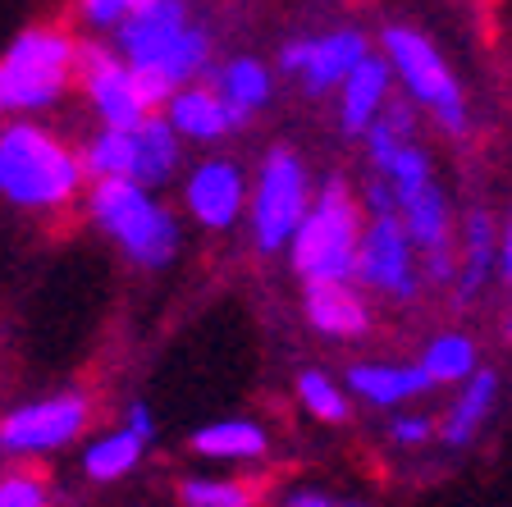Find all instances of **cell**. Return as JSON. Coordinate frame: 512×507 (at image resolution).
<instances>
[{
    "instance_id": "16",
    "label": "cell",
    "mask_w": 512,
    "mask_h": 507,
    "mask_svg": "<svg viewBox=\"0 0 512 507\" xmlns=\"http://www.w3.org/2000/svg\"><path fill=\"white\" fill-rule=\"evenodd\" d=\"M307 320L330 338H357L371 325L366 307L348 284H307Z\"/></svg>"
},
{
    "instance_id": "35",
    "label": "cell",
    "mask_w": 512,
    "mask_h": 507,
    "mask_svg": "<svg viewBox=\"0 0 512 507\" xmlns=\"http://www.w3.org/2000/svg\"><path fill=\"white\" fill-rule=\"evenodd\" d=\"M288 507H334L330 498H320V494H293V503Z\"/></svg>"
},
{
    "instance_id": "5",
    "label": "cell",
    "mask_w": 512,
    "mask_h": 507,
    "mask_svg": "<svg viewBox=\"0 0 512 507\" xmlns=\"http://www.w3.org/2000/svg\"><path fill=\"white\" fill-rule=\"evenodd\" d=\"M78 51L55 28H28L0 60V110H46L60 101Z\"/></svg>"
},
{
    "instance_id": "32",
    "label": "cell",
    "mask_w": 512,
    "mask_h": 507,
    "mask_svg": "<svg viewBox=\"0 0 512 507\" xmlns=\"http://www.w3.org/2000/svg\"><path fill=\"white\" fill-rule=\"evenodd\" d=\"M430 430H435V425H430L426 416H403V421H394V439H398V444H426Z\"/></svg>"
},
{
    "instance_id": "2",
    "label": "cell",
    "mask_w": 512,
    "mask_h": 507,
    "mask_svg": "<svg viewBox=\"0 0 512 507\" xmlns=\"http://www.w3.org/2000/svg\"><path fill=\"white\" fill-rule=\"evenodd\" d=\"M83 165H78L51 133L37 124H10L0 133V197L28 211H51L74 197Z\"/></svg>"
},
{
    "instance_id": "15",
    "label": "cell",
    "mask_w": 512,
    "mask_h": 507,
    "mask_svg": "<svg viewBox=\"0 0 512 507\" xmlns=\"http://www.w3.org/2000/svg\"><path fill=\"white\" fill-rule=\"evenodd\" d=\"M389 78H394V64L366 55L348 78H343V133H366L375 124V115L384 110V96H389Z\"/></svg>"
},
{
    "instance_id": "11",
    "label": "cell",
    "mask_w": 512,
    "mask_h": 507,
    "mask_svg": "<svg viewBox=\"0 0 512 507\" xmlns=\"http://www.w3.org/2000/svg\"><path fill=\"white\" fill-rule=\"evenodd\" d=\"M366 37L352 28H339V32H325V37H311V42H293L284 46L279 64H284L288 74H298L302 87L311 96L330 92V87H343V78L366 60Z\"/></svg>"
},
{
    "instance_id": "26",
    "label": "cell",
    "mask_w": 512,
    "mask_h": 507,
    "mask_svg": "<svg viewBox=\"0 0 512 507\" xmlns=\"http://www.w3.org/2000/svg\"><path fill=\"white\" fill-rule=\"evenodd\" d=\"M494 224L485 211H476L467 220V275H462V297H471L485 279H490V265H494Z\"/></svg>"
},
{
    "instance_id": "19",
    "label": "cell",
    "mask_w": 512,
    "mask_h": 507,
    "mask_svg": "<svg viewBox=\"0 0 512 507\" xmlns=\"http://www.w3.org/2000/svg\"><path fill=\"white\" fill-rule=\"evenodd\" d=\"M83 169L96 174V179H133L138 183V169H142L138 128H106V133H96L83 156Z\"/></svg>"
},
{
    "instance_id": "22",
    "label": "cell",
    "mask_w": 512,
    "mask_h": 507,
    "mask_svg": "<svg viewBox=\"0 0 512 507\" xmlns=\"http://www.w3.org/2000/svg\"><path fill=\"white\" fill-rule=\"evenodd\" d=\"M192 448L202 457H261L266 453V430L256 421H215L192 434Z\"/></svg>"
},
{
    "instance_id": "28",
    "label": "cell",
    "mask_w": 512,
    "mask_h": 507,
    "mask_svg": "<svg viewBox=\"0 0 512 507\" xmlns=\"http://www.w3.org/2000/svg\"><path fill=\"white\" fill-rule=\"evenodd\" d=\"M298 398L307 402V412L320 416V421H348V402L330 384V375H320V370H302L298 375Z\"/></svg>"
},
{
    "instance_id": "12",
    "label": "cell",
    "mask_w": 512,
    "mask_h": 507,
    "mask_svg": "<svg viewBox=\"0 0 512 507\" xmlns=\"http://www.w3.org/2000/svg\"><path fill=\"white\" fill-rule=\"evenodd\" d=\"M183 197L206 229H229L243 211V169L234 160H206V165L192 169Z\"/></svg>"
},
{
    "instance_id": "21",
    "label": "cell",
    "mask_w": 512,
    "mask_h": 507,
    "mask_svg": "<svg viewBox=\"0 0 512 507\" xmlns=\"http://www.w3.org/2000/svg\"><path fill=\"white\" fill-rule=\"evenodd\" d=\"M138 142H142L138 183L142 188H160V183H170L174 169H179V133H174V124L170 119L147 115L138 124Z\"/></svg>"
},
{
    "instance_id": "1",
    "label": "cell",
    "mask_w": 512,
    "mask_h": 507,
    "mask_svg": "<svg viewBox=\"0 0 512 507\" xmlns=\"http://www.w3.org/2000/svg\"><path fill=\"white\" fill-rule=\"evenodd\" d=\"M115 46L138 74H160L174 87L197 78L211 60V37L188 19L183 0H147L115 28Z\"/></svg>"
},
{
    "instance_id": "10",
    "label": "cell",
    "mask_w": 512,
    "mask_h": 507,
    "mask_svg": "<svg viewBox=\"0 0 512 507\" xmlns=\"http://www.w3.org/2000/svg\"><path fill=\"white\" fill-rule=\"evenodd\" d=\"M357 279L389 297L416 293V265H412V238H407L398 215H375L357 247Z\"/></svg>"
},
{
    "instance_id": "3",
    "label": "cell",
    "mask_w": 512,
    "mask_h": 507,
    "mask_svg": "<svg viewBox=\"0 0 512 507\" xmlns=\"http://www.w3.org/2000/svg\"><path fill=\"white\" fill-rule=\"evenodd\" d=\"M357 247H362V229H357L348 183L330 179L293 233V270L307 284H348L357 275Z\"/></svg>"
},
{
    "instance_id": "36",
    "label": "cell",
    "mask_w": 512,
    "mask_h": 507,
    "mask_svg": "<svg viewBox=\"0 0 512 507\" xmlns=\"http://www.w3.org/2000/svg\"><path fill=\"white\" fill-rule=\"evenodd\" d=\"M508 338H512V320H508Z\"/></svg>"
},
{
    "instance_id": "7",
    "label": "cell",
    "mask_w": 512,
    "mask_h": 507,
    "mask_svg": "<svg viewBox=\"0 0 512 507\" xmlns=\"http://www.w3.org/2000/svg\"><path fill=\"white\" fill-rule=\"evenodd\" d=\"M311 211L307 201V169L288 147H275L261 165V179H256V201H252V233L261 252H275V247L293 243L302 215Z\"/></svg>"
},
{
    "instance_id": "4",
    "label": "cell",
    "mask_w": 512,
    "mask_h": 507,
    "mask_svg": "<svg viewBox=\"0 0 512 507\" xmlns=\"http://www.w3.org/2000/svg\"><path fill=\"white\" fill-rule=\"evenodd\" d=\"M92 220L110 238H119V247L138 265H147V270L170 265L174 252H179V224H174V215L151 197V188H142L133 179H96Z\"/></svg>"
},
{
    "instance_id": "27",
    "label": "cell",
    "mask_w": 512,
    "mask_h": 507,
    "mask_svg": "<svg viewBox=\"0 0 512 507\" xmlns=\"http://www.w3.org/2000/svg\"><path fill=\"white\" fill-rule=\"evenodd\" d=\"M179 498L188 507H252L256 489L243 480H188Z\"/></svg>"
},
{
    "instance_id": "6",
    "label": "cell",
    "mask_w": 512,
    "mask_h": 507,
    "mask_svg": "<svg viewBox=\"0 0 512 507\" xmlns=\"http://www.w3.org/2000/svg\"><path fill=\"white\" fill-rule=\"evenodd\" d=\"M384 51H389L394 74H403L407 92L416 101H426L453 138H462L467 133V106H462L458 83H453V74H448V64L439 60L435 46L416 28H389L384 32Z\"/></svg>"
},
{
    "instance_id": "18",
    "label": "cell",
    "mask_w": 512,
    "mask_h": 507,
    "mask_svg": "<svg viewBox=\"0 0 512 507\" xmlns=\"http://www.w3.org/2000/svg\"><path fill=\"white\" fill-rule=\"evenodd\" d=\"M170 124H174V133L197 138V142H211L229 133V115H224L220 96L211 87H179L170 96Z\"/></svg>"
},
{
    "instance_id": "8",
    "label": "cell",
    "mask_w": 512,
    "mask_h": 507,
    "mask_svg": "<svg viewBox=\"0 0 512 507\" xmlns=\"http://www.w3.org/2000/svg\"><path fill=\"white\" fill-rule=\"evenodd\" d=\"M87 425V398L83 393H60L46 402L14 407L0 421V453H46L69 439H78Z\"/></svg>"
},
{
    "instance_id": "9",
    "label": "cell",
    "mask_w": 512,
    "mask_h": 507,
    "mask_svg": "<svg viewBox=\"0 0 512 507\" xmlns=\"http://www.w3.org/2000/svg\"><path fill=\"white\" fill-rule=\"evenodd\" d=\"M78 64H83L87 96H92L96 115L106 119V128H138L151 115L138 92V74L124 55L106 51V46H78Z\"/></svg>"
},
{
    "instance_id": "25",
    "label": "cell",
    "mask_w": 512,
    "mask_h": 507,
    "mask_svg": "<svg viewBox=\"0 0 512 507\" xmlns=\"http://www.w3.org/2000/svg\"><path fill=\"white\" fill-rule=\"evenodd\" d=\"M421 366H426V375L435 384L467 380V375H476V348H471V338H462V334H444L426 348Z\"/></svg>"
},
{
    "instance_id": "20",
    "label": "cell",
    "mask_w": 512,
    "mask_h": 507,
    "mask_svg": "<svg viewBox=\"0 0 512 507\" xmlns=\"http://www.w3.org/2000/svg\"><path fill=\"white\" fill-rule=\"evenodd\" d=\"M494 398H499V380H494L490 370H476V375H471V384H467V393L453 402V412H448V421H444V439H448V444H453V448L471 444V439H476V430L485 425V416L494 412Z\"/></svg>"
},
{
    "instance_id": "13",
    "label": "cell",
    "mask_w": 512,
    "mask_h": 507,
    "mask_svg": "<svg viewBox=\"0 0 512 507\" xmlns=\"http://www.w3.org/2000/svg\"><path fill=\"white\" fill-rule=\"evenodd\" d=\"M398 220H403L412 247L426 252V270L435 279H444L448 275V201H444V192H439L435 183H426V188L412 192V197L398 206Z\"/></svg>"
},
{
    "instance_id": "23",
    "label": "cell",
    "mask_w": 512,
    "mask_h": 507,
    "mask_svg": "<svg viewBox=\"0 0 512 507\" xmlns=\"http://www.w3.org/2000/svg\"><path fill=\"white\" fill-rule=\"evenodd\" d=\"M142 439L133 430H115V434H106V439H96L92 448L83 453V471L92 480H119V476H128L133 466H138V457H142Z\"/></svg>"
},
{
    "instance_id": "24",
    "label": "cell",
    "mask_w": 512,
    "mask_h": 507,
    "mask_svg": "<svg viewBox=\"0 0 512 507\" xmlns=\"http://www.w3.org/2000/svg\"><path fill=\"white\" fill-rule=\"evenodd\" d=\"M407 138H412V106H403V101L384 106L375 115V124L366 128V147H371V160L380 174L394 165V156L407 147Z\"/></svg>"
},
{
    "instance_id": "30",
    "label": "cell",
    "mask_w": 512,
    "mask_h": 507,
    "mask_svg": "<svg viewBox=\"0 0 512 507\" xmlns=\"http://www.w3.org/2000/svg\"><path fill=\"white\" fill-rule=\"evenodd\" d=\"M147 0H83V19L92 28H119L133 10H142Z\"/></svg>"
},
{
    "instance_id": "29",
    "label": "cell",
    "mask_w": 512,
    "mask_h": 507,
    "mask_svg": "<svg viewBox=\"0 0 512 507\" xmlns=\"http://www.w3.org/2000/svg\"><path fill=\"white\" fill-rule=\"evenodd\" d=\"M384 179L394 183V192H398V206H403L412 192H421L430 183V160H426V151H416L412 142H407L403 151L394 156V165L384 169Z\"/></svg>"
},
{
    "instance_id": "34",
    "label": "cell",
    "mask_w": 512,
    "mask_h": 507,
    "mask_svg": "<svg viewBox=\"0 0 512 507\" xmlns=\"http://www.w3.org/2000/svg\"><path fill=\"white\" fill-rule=\"evenodd\" d=\"M499 261H503V275H508V284H512V224H508V233H503V247H499Z\"/></svg>"
},
{
    "instance_id": "33",
    "label": "cell",
    "mask_w": 512,
    "mask_h": 507,
    "mask_svg": "<svg viewBox=\"0 0 512 507\" xmlns=\"http://www.w3.org/2000/svg\"><path fill=\"white\" fill-rule=\"evenodd\" d=\"M128 430L138 434L142 444H151V434H156V421H151V412H147V402H133V407H128Z\"/></svg>"
},
{
    "instance_id": "31",
    "label": "cell",
    "mask_w": 512,
    "mask_h": 507,
    "mask_svg": "<svg viewBox=\"0 0 512 507\" xmlns=\"http://www.w3.org/2000/svg\"><path fill=\"white\" fill-rule=\"evenodd\" d=\"M0 507H46V489L28 476L0 480Z\"/></svg>"
},
{
    "instance_id": "14",
    "label": "cell",
    "mask_w": 512,
    "mask_h": 507,
    "mask_svg": "<svg viewBox=\"0 0 512 507\" xmlns=\"http://www.w3.org/2000/svg\"><path fill=\"white\" fill-rule=\"evenodd\" d=\"M211 92L220 96L229 128H243L270 101V69L261 60H247V55L243 60H229L224 69L211 74Z\"/></svg>"
},
{
    "instance_id": "17",
    "label": "cell",
    "mask_w": 512,
    "mask_h": 507,
    "mask_svg": "<svg viewBox=\"0 0 512 507\" xmlns=\"http://www.w3.org/2000/svg\"><path fill=\"white\" fill-rule=\"evenodd\" d=\"M348 384H352V393H362L375 407H394L403 398L426 393L435 380L426 375V366H352Z\"/></svg>"
}]
</instances>
